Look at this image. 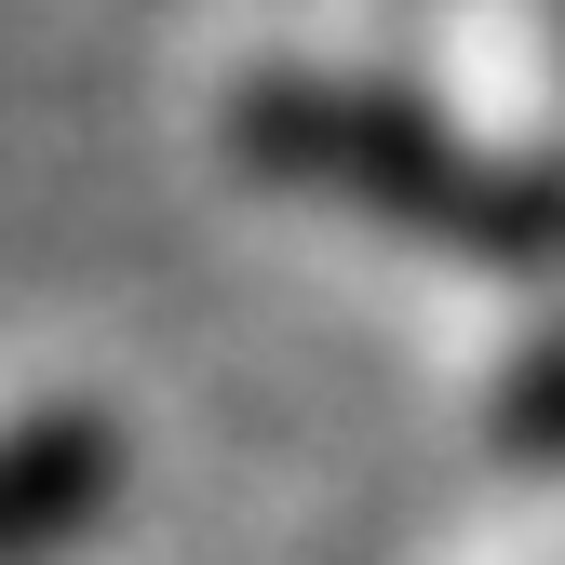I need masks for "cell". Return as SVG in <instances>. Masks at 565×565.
Returning a JSON list of instances; mask_svg holds the SVG:
<instances>
[{
	"instance_id": "1",
	"label": "cell",
	"mask_w": 565,
	"mask_h": 565,
	"mask_svg": "<svg viewBox=\"0 0 565 565\" xmlns=\"http://www.w3.org/2000/svg\"><path fill=\"white\" fill-rule=\"evenodd\" d=\"M230 135H243L256 175L310 189V202H350V216H377V230H417V243L484 256V269H565V175L484 149L471 121H445L404 82L269 67V82H243Z\"/></svg>"
},
{
	"instance_id": "3",
	"label": "cell",
	"mask_w": 565,
	"mask_h": 565,
	"mask_svg": "<svg viewBox=\"0 0 565 565\" xmlns=\"http://www.w3.org/2000/svg\"><path fill=\"white\" fill-rule=\"evenodd\" d=\"M512 445H565V337L512 377Z\"/></svg>"
},
{
	"instance_id": "2",
	"label": "cell",
	"mask_w": 565,
	"mask_h": 565,
	"mask_svg": "<svg viewBox=\"0 0 565 565\" xmlns=\"http://www.w3.org/2000/svg\"><path fill=\"white\" fill-rule=\"evenodd\" d=\"M95 499H108V431L95 417H28V431H0V565L82 539Z\"/></svg>"
}]
</instances>
